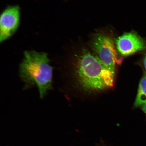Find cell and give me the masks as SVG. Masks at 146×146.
I'll list each match as a JSON object with an SVG mask.
<instances>
[{"label":"cell","instance_id":"obj_1","mask_svg":"<svg viewBox=\"0 0 146 146\" xmlns=\"http://www.w3.org/2000/svg\"><path fill=\"white\" fill-rule=\"evenodd\" d=\"M69 66L73 86L84 94H97L113 86L114 74L94 52L85 47L74 52Z\"/></svg>","mask_w":146,"mask_h":146},{"label":"cell","instance_id":"obj_2","mask_svg":"<svg viewBox=\"0 0 146 146\" xmlns=\"http://www.w3.org/2000/svg\"><path fill=\"white\" fill-rule=\"evenodd\" d=\"M46 53L25 51L20 65L19 74L25 87L36 85L42 98L52 88L53 68Z\"/></svg>","mask_w":146,"mask_h":146},{"label":"cell","instance_id":"obj_3","mask_svg":"<svg viewBox=\"0 0 146 146\" xmlns=\"http://www.w3.org/2000/svg\"><path fill=\"white\" fill-rule=\"evenodd\" d=\"M89 47L108 69L115 74L117 64H119L115 41L111 36L103 33L93 35Z\"/></svg>","mask_w":146,"mask_h":146},{"label":"cell","instance_id":"obj_4","mask_svg":"<svg viewBox=\"0 0 146 146\" xmlns=\"http://www.w3.org/2000/svg\"><path fill=\"white\" fill-rule=\"evenodd\" d=\"M117 50L123 56H128L146 49V42L134 31L124 33L115 40Z\"/></svg>","mask_w":146,"mask_h":146},{"label":"cell","instance_id":"obj_5","mask_svg":"<svg viewBox=\"0 0 146 146\" xmlns=\"http://www.w3.org/2000/svg\"><path fill=\"white\" fill-rule=\"evenodd\" d=\"M20 8L18 5L9 6L3 11L0 18V42H4L11 36L19 25Z\"/></svg>","mask_w":146,"mask_h":146},{"label":"cell","instance_id":"obj_6","mask_svg":"<svg viewBox=\"0 0 146 146\" xmlns=\"http://www.w3.org/2000/svg\"><path fill=\"white\" fill-rule=\"evenodd\" d=\"M146 102V72L140 80L137 94L134 103L135 107L141 106Z\"/></svg>","mask_w":146,"mask_h":146},{"label":"cell","instance_id":"obj_7","mask_svg":"<svg viewBox=\"0 0 146 146\" xmlns=\"http://www.w3.org/2000/svg\"><path fill=\"white\" fill-rule=\"evenodd\" d=\"M143 63L144 68H145L146 72V54L144 56Z\"/></svg>","mask_w":146,"mask_h":146},{"label":"cell","instance_id":"obj_8","mask_svg":"<svg viewBox=\"0 0 146 146\" xmlns=\"http://www.w3.org/2000/svg\"><path fill=\"white\" fill-rule=\"evenodd\" d=\"M141 109L142 111L146 114V102L141 106Z\"/></svg>","mask_w":146,"mask_h":146}]
</instances>
